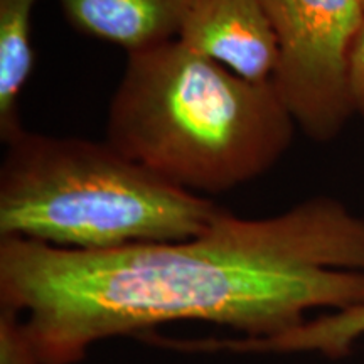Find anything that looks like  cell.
I'll use <instances>...</instances> for the list:
<instances>
[{"label":"cell","mask_w":364,"mask_h":364,"mask_svg":"<svg viewBox=\"0 0 364 364\" xmlns=\"http://www.w3.org/2000/svg\"><path fill=\"white\" fill-rule=\"evenodd\" d=\"M364 306V218L312 198L268 218L221 208L194 238L108 252L0 238V307L19 312L41 364H78L91 346L172 322L240 339L167 343L262 351L312 309Z\"/></svg>","instance_id":"obj_1"},{"label":"cell","mask_w":364,"mask_h":364,"mask_svg":"<svg viewBox=\"0 0 364 364\" xmlns=\"http://www.w3.org/2000/svg\"><path fill=\"white\" fill-rule=\"evenodd\" d=\"M295 122L270 83H252L181 41L127 54L107 140L191 193L218 194L270 171Z\"/></svg>","instance_id":"obj_2"},{"label":"cell","mask_w":364,"mask_h":364,"mask_svg":"<svg viewBox=\"0 0 364 364\" xmlns=\"http://www.w3.org/2000/svg\"><path fill=\"white\" fill-rule=\"evenodd\" d=\"M0 164V238L108 252L194 238L221 211L108 142L24 130Z\"/></svg>","instance_id":"obj_3"},{"label":"cell","mask_w":364,"mask_h":364,"mask_svg":"<svg viewBox=\"0 0 364 364\" xmlns=\"http://www.w3.org/2000/svg\"><path fill=\"white\" fill-rule=\"evenodd\" d=\"M277 39L272 85L311 139L329 142L353 117L349 54L363 0H260Z\"/></svg>","instance_id":"obj_4"},{"label":"cell","mask_w":364,"mask_h":364,"mask_svg":"<svg viewBox=\"0 0 364 364\" xmlns=\"http://www.w3.org/2000/svg\"><path fill=\"white\" fill-rule=\"evenodd\" d=\"M177 41L252 83L275 73L277 39L260 0H193Z\"/></svg>","instance_id":"obj_5"},{"label":"cell","mask_w":364,"mask_h":364,"mask_svg":"<svg viewBox=\"0 0 364 364\" xmlns=\"http://www.w3.org/2000/svg\"><path fill=\"white\" fill-rule=\"evenodd\" d=\"M78 33L125 49L127 54L171 43L193 0H58Z\"/></svg>","instance_id":"obj_6"},{"label":"cell","mask_w":364,"mask_h":364,"mask_svg":"<svg viewBox=\"0 0 364 364\" xmlns=\"http://www.w3.org/2000/svg\"><path fill=\"white\" fill-rule=\"evenodd\" d=\"M38 0H0V139L24 132L21 98L34 70L33 14Z\"/></svg>","instance_id":"obj_7"},{"label":"cell","mask_w":364,"mask_h":364,"mask_svg":"<svg viewBox=\"0 0 364 364\" xmlns=\"http://www.w3.org/2000/svg\"><path fill=\"white\" fill-rule=\"evenodd\" d=\"M364 336V306L322 316L307 327L306 339L312 351L329 358L349 353L354 341Z\"/></svg>","instance_id":"obj_8"},{"label":"cell","mask_w":364,"mask_h":364,"mask_svg":"<svg viewBox=\"0 0 364 364\" xmlns=\"http://www.w3.org/2000/svg\"><path fill=\"white\" fill-rule=\"evenodd\" d=\"M0 364H41L19 312L0 307Z\"/></svg>","instance_id":"obj_9"},{"label":"cell","mask_w":364,"mask_h":364,"mask_svg":"<svg viewBox=\"0 0 364 364\" xmlns=\"http://www.w3.org/2000/svg\"><path fill=\"white\" fill-rule=\"evenodd\" d=\"M349 91L354 113L364 118V24L354 39L349 54Z\"/></svg>","instance_id":"obj_10"},{"label":"cell","mask_w":364,"mask_h":364,"mask_svg":"<svg viewBox=\"0 0 364 364\" xmlns=\"http://www.w3.org/2000/svg\"><path fill=\"white\" fill-rule=\"evenodd\" d=\"M363 6H364V0H363Z\"/></svg>","instance_id":"obj_11"}]
</instances>
